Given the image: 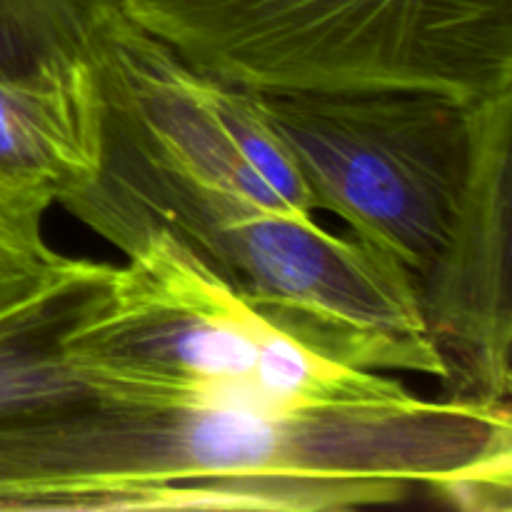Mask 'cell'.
Returning <instances> with one entry per match:
<instances>
[{
	"label": "cell",
	"mask_w": 512,
	"mask_h": 512,
	"mask_svg": "<svg viewBox=\"0 0 512 512\" xmlns=\"http://www.w3.org/2000/svg\"><path fill=\"white\" fill-rule=\"evenodd\" d=\"M512 488L510 403L275 410L75 398L0 415V512L353 510Z\"/></svg>",
	"instance_id": "6da1fadb"
},
{
	"label": "cell",
	"mask_w": 512,
	"mask_h": 512,
	"mask_svg": "<svg viewBox=\"0 0 512 512\" xmlns=\"http://www.w3.org/2000/svg\"><path fill=\"white\" fill-rule=\"evenodd\" d=\"M100 235L125 263L75 298L58 335L93 398L275 413L413 398L393 375L350 368L280 330L170 230L120 223Z\"/></svg>",
	"instance_id": "7a4b0ae2"
},
{
	"label": "cell",
	"mask_w": 512,
	"mask_h": 512,
	"mask_svg": "<svg viewBox=\"0 0 512 512\" xmlns=\"http://www.w3.org/2000/svg\"><path fill=\"white\" fill-rule=\"evenodd\" d=\"M63 208L98 235L120 223L170 230L270 323L338 363L445 380L413 278L355 235L178 178L113 133L100 178Z\"/></svg>",
	"instance_id": "3957f363"
},
{
	"label": "cell",
	"mask_w": 512,
	"mask_h": 512,
	"mask_svg": "<svg viewBox=\"0 0 512 512\" xmlns=\"http://www.w3.org/2000/svg\"><path fill=\"white\" fill-rule=\"evenodd\" d=\"M185 63L250 93L512 90V0H115Z\"/></svg>",
	"instance_id": "277c9868"
},
{
	"label": "cell",
	"mask_w": 512,
	"mask_h": 512,
	"mask_svg": "<svg viewBox=\"0 0 512 512\" xmlns=\"http://www.w3.org/2000/svg\"><path fill=\"white\" fill-rule=\"evenodd\" d=\"M463 103L430 90L258 93L315 210L405 268L433 275L468 203L485 130L505 95Z\"/></svg>",
	"instance_id": "5b68a950"
},
{
	"label": "cell",
	"mask_w": 512,
	"mask_h": 512,
	"mask_svg": "<svg viewBox=\"0 0 512 512\" xmlns=\"http://www.w3.org/2000/svg\"><path fill=\"white\" fill-rule=\"evenodd\" d=\"M110 113V133L133 153L178 178L258 208L310 223L313 198L258 93L235 88L185 63L105 5L85 30Z\"/></svg>",
	"instance_id": "8992f818"
},
{
	"label": "cell",
	"mask_w": 512,
	"mask_h": 512,
	"mask_svg": "<svg viewBox=\"0 0 512 512\" xmlns=\"http://www.w3.org/2000/svg\"><path fill=\"white\" fill-rule=\"evenodd\" d=\"M512 93L485 130L468 203L438 268L420 285L425 325L445 363L443 398L510 403Z\"/></svg>",
	"instance_id": "52a82bcc"
},
{
	"label": "cell",
	"mask_w": 512,
	"mask_h": 512,
	"mask_svg": "<svg viewBox=\"0 0 512 512\" xmlns=\"http://www.w3.org/2000/svg\"><path fill=\"white\" fill-rule=\"evenodd\" d=\"M108 148V100L83 45L0 63V215L43 223L100 178Z\"/></svg>",
	"instance_id": "ba28073f"
},
{
	"label": "cell",
	"mask_w": 512,
	"mask_h": 512,
	"mask_svg": "<svg viewBox=\"0 0 512 512\" xmlns=\"http://www.w3.org/2000/svg\"><path fill=\"white\" fill-rule=\"evenodd\" d=\"M78 295L43 313L0 325V415L45 403L93 398L58 343L65 315Z\"/></svg>",
	"instance_id": "9c48e42d"
},
{
	"label": "cell",
	"mask_w": 512,
	"mask_h": 512,
	"mask_svg": "<svg viewBox=\"0 0 512 512\" xmlns=\"http://www.w3.org/2000/svg\"><path fill=\"white\" fill-rule=\"evenodd\" d=\"M108 268L55 253L43 238V223L0 215V325L65 303Z\"/></svg>",
	"instance_id": "30bf717a"
},
{
	"label": "cell",
	"mask_w": 512,
	"mask_h": 512,
	"mask_svg": "<svg viewBox=\"0 0 512 512\" xmlns=\"http://www.w3.org/2000/svg\"><path fill=\"white\" fill-rule=\"evenodd\" d=\"M115 0H0V33L20 58L80 48L90 20Z\"/></svg>",
	"instance_id": "8fae6325"
}]
</instances>
